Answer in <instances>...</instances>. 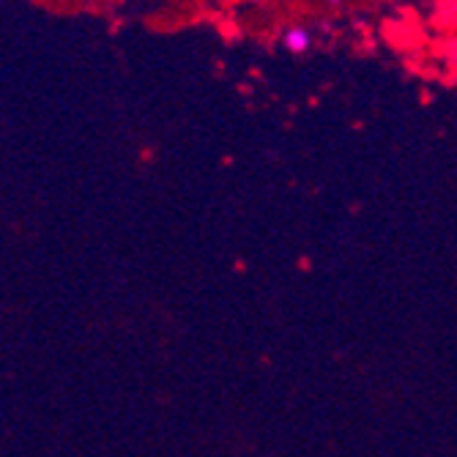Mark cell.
Listing matches in <instances>:
<instances>
[{"label": "cell", "instance_id": "obj_1", "mask_svg": "<svg viewBox=\"0 0 457 457\" xmlns=\"http://www.w3.org/2000/svg\"><path fill=\"white\" fill-rule=\"evenodd\" d=\"M279 45L290 55H304V53L312 50L315 36H312V30L307 25H287L282 30V36H279Z\"/></svg>", "mask_w": 457, "mask_h": 457}, {"label": "cell", "instance_id": "obj_2", "mask_svg": "<svg viewBox=\"0 0 457 457\" xmlns=\"http://www.w3.org/2000/svg\"><path fill=\"white\" fill-rule=\"evenodd\" d=\"M323 4H328V6H340L343 0H323Z\"/></svg>", "mask_w": 457, "mask_h": 457}]
</instances>
